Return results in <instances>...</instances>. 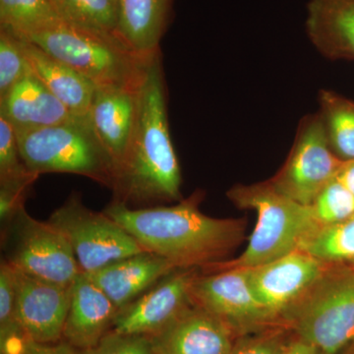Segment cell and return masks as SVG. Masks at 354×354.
<instances>
[{"label": "cell", "instance_id": "cell-10", "mask_svg": "<svg viewBox=\"0 0 354 354\" xmlns=\"http://www.w3.org/2000/svg\"><path fill=\"white\" fill-rule=\"evenodd\" d=\"M191 292L193 304L225 324L236 337L277 326L256 297L244 268L199 272Z\"/></svg>", "mask_w": 354, "mask_h": 354}, {"label": "cell", "instance_id": "cell-29", "mask_svg": "<svg viewBox=\"0 0 354 354\" xmlns=\"http://www.w3.org/2000/svg\"><path fill=\"white\" fill-rule=\"evenodd\" d=\"M32 176H39L26 167L21 158L15 131L0 116V184L23 180Z\"/></svg>", "mask_w": 354, "mask_h": 354}, {"label": "cell", "instance_id": "cell-9", "mask_svg": "<svg viewBox=\"0 0 354 354\" xmlns=\"http://www.w3.org/2000/svg\"><path fill=\"white\" fill-rule=\"evenodd\" d=\"M344 162L330 149L320 114H312L300 123L285 165L268 181L281 194L311 206Z\"/></svg>", "mask_w": 354, "mask_h": 354}, {"label": "cell", "instance_id": "cell-19", "mask_svg": "<svg viewBox=\"0 0 354 354\" xmlns=\"http://www.w3.org/2000/svg\"><path fill=\"white\" fill-rule=\"evenodd\" d=\"M305 27L326 57L354 59V0H310Z\"/></svg>", "mask_w": 354, "mask_h": 354}, {"label": "cell", "instance_id": "cell-12", "mask_svg": "<svg viewBox=\"0 0 354 354\" xmlns=\"http://www.w3.org/2000/svg\"><path fill=\"white\" fill-rule=\"evenodd\" d=\"M330 265L301 250L253 268H244L260 304L277 326L286 309L316 281Z\"/></svg>", "mask_w": 354, "mask_h": 354}, {"label": "cell", "instance_id": "cell-18", "mask_svg": "<svg viewBox=\"0 0 354 354\" xmlns=\"http://www.w3.org/2000/svg\"><path fill=\"white\" fill-rule=\"evenodd\" d=\"M176 270L169 261L144 251L85 274L120 309Z\"/></svg>", "mask_w": 354, "mask_h": 354}, {"label": "cell", "instance_id": "cell-15", "mask_svg": "<svg viewBox=\"0 0 354 354\" xmlns=\"http://www.w3.org/2000/svg\"><path fill=\"white\" fill-rule=\"evenodd\" d=\"M140 81L133 85L95 86L88 109V118L113 158L115 171L127 152L136 120Z\"/></svg>", "mask_w": 354, "mask_h": 354}, {"label": "cell", "instance_id": "cell-2", "mask_svg": "<svg viewBox=\"0 0 354 354\" xmlns=\"http://www.w3.org/2000/svg\"><path fill=\"white\" fill-rule=\"evenodd\" d=\"M202 193L195 192L171 206L146 208L111 201L104 212L144 250L169 261L176 269L202 270L225 261L245 234V221L241 218H212L202 213Z\"/></svg>", "mask_w": 354, "mask_h": 354}, {"label": "cell", "instance_id": "cell-21", "mask_svg": "<svg viewBox=\"0 0 354 354\" xmlns=\"http://www.w3.org/2000/svg\"><path fill=\"white\" fill-rule=\"evenodd\" d=\"M19 38V37H18ZM35 75L74 115H87L95 85L36 44L19 38Z\"/></svg>", "mask_w": 354, "mask_h": 354}, {"label": "cell", "instance_id": "cell-14", "mask_svg": "<svg viewBox=\"0 0 354 354\" xmlns=\"http://www.w3.org/2000/svg\"><path fill=\"white\" fill-rule=\"evenodd\" d=\"M155 354H230L236 335L196 305L151 335Z\"/></svg>", "mask_w": 354, "mask_h": 354}, {"label": "cell", "instance_id": "cell-23", "mask_svg": "<svg viewBox=\"0 0 354 354\" xmlns=\"http://www.w3.org/2000/svg\"><path fill=\"white\" fill-rule=\"evenodd\" d=\"M319 104L333 152L342 162L353 160L354 102L330 91H321Z\"/></svg>", "mask_w": 354, "mask_h": 354}, {"label": "cell", "instance_id": "cell-32", "mask_svg": "<svg viewBox=\"0 0 354 354\" xmlns=\"http://www.w3.org/2000/svg\"><path fill=\"white\" fill-rule=\"evenodd\" d=\"M39 176H32L23 180L0 184V220L6 223L21 208L25 206L28 191Z\"/></svg>", "mask_w": 354, "mask_h": 354}, {"label": "cell", "instance_id": "cell-22", "mask_svg": "<svg viewBox=\"0 0 354 354\" xmlns=\"http://www.w3.org/2000/svg\"><path fill=\"white\" fill-rule=\"evenodd\" d=\"M66 24L118 39V0H50Z\"/></svg>", "mask_w": 354, "mask_h": 354}, {"label": "cell", "instance_id": "cell-37", "mask_svg": "<svg viewBox=\"0 0 354 354\" xmlns=\"http://www.w3.org/2000/svg\"><path fill=\"white\" fill-rule=\"evenodd\" d=\"M353 346H354V344H353Z\"/></svg>", "mask_w": 354, "mask_h": 354}, {"label": "cell", "instance_id": "cell-36", "mask_svg": "<svg viewBox=\"0 0 354 354\" xmlns=\"http://www.w3.org/2000/svg\"><path fill=\"white\" fill-rule=\"evenodd\" d=\"M341 354H354V346L353 344L351 346H349L348 348H346V351H342Z\"/></svg>", "mask_w": 354, "mask_h": 354}, {"label": "cell", "instance_id": "cell-26", "mask_svg": "<svg viewBox=\"0 0 354 354\" xmlns=\"http://www.w3.org/2000/svg\"><path fill=\"white\" fill-rule=\"evenodd\" d=\"M26 339L16 317L15 269L8 261L0 264V346L1 354H17Z\"/></svg>", "mask_w": 354, "mask_h": 354}, {"label": "cell", "instance_id": "cell-27", "mask_svg": "<svg viewBox=\"0 0 354 354\" xmlns=\"http://www.w3.org/2000/svg\"><path fill=\"white\" fill-rule=\"evenodd\" d=\"M310 208L320 227L335 225L354 216V195L335 177L319 193Z\"/></svg>", "mask_w": 354, "mask_h": 354}, {"label": "cell", "instance_id": "cell-17", "mask_svg": "<svg viewBox=\"0 0 354 354\" xmlns=\"http://www.w3.org/2000/svg\"><path fill=\"white\" fill-rule=\"evenodd\" d=\"M0 116L11 125L16 136L53 127L74 114L31 71L4 97H0Z\"/></svg>", "mask_w": 354, "mask_h": 354}, {"label": "cell", "instance_id": "cell-13", "mask_svg": "<svg viewBox=\"0 0 354 354\" xmlns=\"http://www.w3.org/2000/svg\"><path fill=\"white\" fill-rule=\"evenodd\" d=\"M15 269V268H14ZM16 317L25 337L55 344L64 337L70 286L58 285L15 269Z\"/></svg>", "mask_w": 354, "mask_h": 354}, {"label": "cell", "instance_id": "cell-4", "mask_svg": "<svg viewBox=\"0 0 354 354\" xmlns=\"http://www.w3.org/2000/svg\"><path fill=\"white\" fill-rule=\"evenodd\" d=\"M281 327L321 354L354 344V266L330 265L286 310Z\"/></svg>", "mask_w": 354, "mask_h": 354}, {"label": "cell", "instance_id": "cell-31", "mask_svg": "<svg viewBox=\"0 0 354 354\" xmlns=\"http://www.w3.org/2000/svg\"><path fill=\"white\" fill-rule=\"evenodd\" d=\"M88 354H155L149 335H128L109 330Z\"/></svg>", "mask_w": 354, "mask_h": 354}, {"label": "cell", "instance_id": "cell-16", "mask_svg": "<svg viewBox=\"0 0 354 354\" xmlns=\"http://www.w3.org/2000/svg\"><path fill=\"white\" fill-rule=\"evenodd\" d=\"M118 308L85 272L70 286L64 339L77 348L90 351L113 326Z\"/></svg>", "mask_w": 354, "mask_h": 354}, {"label": "cell", "instance_id": "cell-8", "mask_svg": "<svg viewBox=\"0 0 354 354\" xmlns=\"http://www.w3.org/2000/svg\"><path fill=\"white\" fill-rule=\"evenodd\" d=\"M48 221L65 235L83 272L145 251L104 211L99 213L86 207L77 192L51 214Z\"/></svg>", "mask_w": 354, "mask_h": 354}, {"label": "cell", "instance_id": "cell-24", "mask_svg": "<svg viewBox=\"0 0 354 354\" xmlns=\"http://www.w3.org/2000/svg\"><path fill=\"white\" fill-rule=\"evenodd\" d=\"M299 250L327 265L354 266V216L330 225H319Z\"/></svg>", "mask_w": 354, "mask_h": 354}, {"label": "cell", "instance_id": "cell-20", "mask_svg": "<svg viewBox=\"0 0 354 354\" xmlns=\"http://www.w3.org/2000/svg\"><path fill=\"white\" fill-rule=\"evenodd\" d=\"M172 0H118V37L140 57L160 53Z\"/></svg>", "mask_w": 354, "mask_h": 354}, {"label": "cell", "instance_id": "cell-35", "mask_svg": "<svg viewBox=\"0 0 354 354\" xmlns=\"http://www.w3.org/2000/svg\"><path fill=\"white\" fill-rule=\"evenodd\" d=\"M335 178L354 195V160L344 162Z\"/></svg>", "mask_w": 354, "mask_h": 354}, {"label": "cell", "instance_id": "cell-11", "mask_svg": "<svg viewBox=\"0 0 354 354\" xmlns=\"http://www.w3.org/2000/svg\"><path fill=\"white\" fill-rule=\"evenodd\" d=\"M199 269H177L150 290L118 309L111 330L128 335H156L193 306V281Z\"/></svg>", "mask_w": 354, "mask_h": 354}, {"label": "cell", "instance_id": "cell-33", "mask_svg": "<svg viewBox=\"0 0 354 354\" xmlns=\"http://www.w3.org/2000/svg\"><path fill=\"white\" fill-rule=\"evenodd\" d=\"M17 354H88V351L77 348L67 342L41 344L26 337Z\"/></svg>", "mask_w": 354, "mask_h": 354}, {"label": "cell", "instance_id": "cell-28", "mask_svg": "<svg viewBox=\"0 0 354 354\" xmlns=\"http://www.w3.org/2000/svg\"><path fill=\"white\" fill-rule=\"evenodd\" d=\"M30 71L31 67L26 59L20 39L12 32L0 29V97Z\"/></svg>", "mask_w": 354, "mask_h": 354}, {"label": "cell", "instance_id": "cell-7", "mask_svg": "<svg viewBox=\"0 0 354 354\" xmlns=\"http://www.w3.org/2000/svg\"><path fill=\"white\" fill-rule=\"evenodd\" d=\"M1 244L4 259L32 277L70 286L82 272L65 235L25 206L2 223Z\"/></svg>", "mask_w": 354, "mask_h": 354}, {"label": "cell", "instance_id": "cell-1", "mask_svg": "<svg viewBox=\"0 0 354 354\" xmlns=\"http://www.w3.org/2000/svg\"><path fill=\"white\" fill-rule=\"evenodd\" d=\"M181 171L172 145L160 53L149 58L138 87L136 120L118 169L113 201L130 208L179 202Z\"/></svg>", "mask_w": 354, "mask_h": 354}, {"label": "cell", "instance_id": "cell-3", "mask_svg": "<svg viewBox=\"0 0 354 354\" xmlns=\"http://www.w3.org/2000/svg\"><path fill=\"white\" fill-rule=\"evenodd\" d=\"M227 195L239 208L255 211L257 223L241 256L203 268L206 274L257 267L279 259L299 250L305 239L319 227L310 206L281 194L269 181L236 185Z\"/></svg>", "mask_w": 354, "mask_h": 354}, {"label": "cell", "instance_id": "cell-34", "mask_svg": "<svg viewBox=\"0 0 354 354\" xmlns=\"http://www.w3.org/2000/svg\"><path fill=\"white\" fill-rule=\"evenodd\" d=\"M281 354H321L318 349L291 334Z\"/></svg>", "mask_w": 354, "mask_h": 354}, {"label": "cell", "instance_id": "cell-30", "mask_svg": "<svg viewBox=\"0 0 354 354\" xmlns=\"http://www.w3.org/2000/svg\"><path fill=\"white\" fill-rule=\"evenodd\" d=\"M291 333L281 326L239 335L230 354H281Z\"/></svg>", "mask_w": 354, "mask_h": 354}, {"label": "cell", "instance_id": "cell-6", "mask_svg": "<svg viewBox=\"0 0 354 354\" xmlns=\"http://www.w3.org/2000/svg\"><path fill=\"white\" fill-rule=\"evenodd\" d=\"M22 39L68 65L95 86L138 83L151 57L134 55L120 39L79 29L62 20Z\"/></svg>", "mask_w": 354, "mask_h": 354}, {"label": "cell", "instance_id": "cell-25", "mask_svg": "<svg viewBox=\"0 0 354 354\" xmlns=\"http://www.w3.org/2000/svg\"><path fill=\"white\" fill-rule=\"evenodd\" d=\"M60 21L50 0H0V29L24 38Z\"/></svg>", "mask_w": 354, "mask_h": 354}, {"label": "cell", "instance_id": "cell-5", "mask_svg": "<svg viewBox=\"0 0 354 354\" xmlns=\"http://www.w3.org/2000/svg\"><path fill=\"white\" fill-rule=\"evenodd\" d=\"M16 137L21 158L32 174H78L113 188L115 165L88 114Z\"/></svg>", "mask_w": 354, "mask_h": 354}]
</instances>
